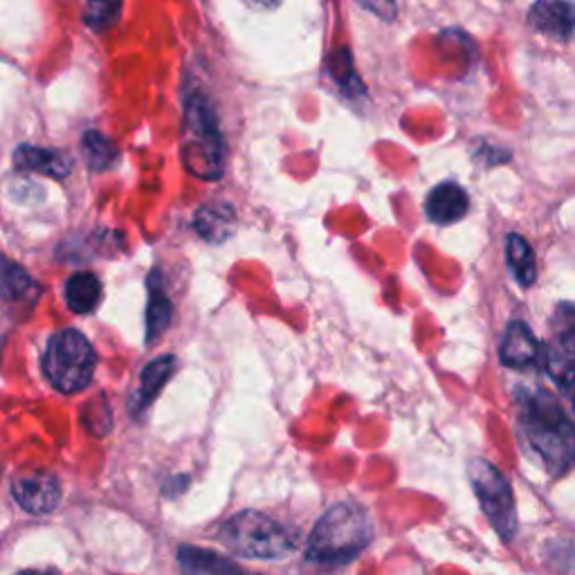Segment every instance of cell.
Instances as JSON below:
<instances>
[{"label":"cell","instance_id":"9c48e42d","mask_svg":"<svg viewBox=\"0 0 575 575\" xmlns=\"http://www.w3.org/2000/svg\"><path fill=\"white\" fill-rule=\"evenodd\" d=\"M528 23L551 39H568L575 29L573 0H537L528 12Z\"/></svg>","mask_w":575,"mask_h":575},{"label":"cell","instance_id":"8fae6325","mask_svg":"<svg viewBox=\"0 0 575 575\" xmlns=\"http://www.w3.org/2000/svg\"><path fill=\"white\" fill-rule=\"evenodd\" d=\"M470 209V198L467 192L456 183H443L429 192L425 200L427 219L437 225H452L461 221Z\"/></svg>","mask_w":575,"mask_h":575},{"label":"cell","instance_id":"e0dca14e","mask_svg":"<svg viewBox=\"0 0 575 575\" xmlns=\"http://www.w3.org/2000/svg\"><path fill=\"white\" fill-rule=\"evenodd\" d=\"M173 319V304L162 288L160 272L149 274V306H147V344H154Z\"/></svg>","mask_w":575,"mask_h":575},{"label":"cell","instance_id":"44dd1931","mask_svg":"<svg viewBox=\"0 0 575 575\" xmlns=\"http://www.w3.org/2000/svg\"><path fill=\"white\" fill-rule=\"evenodd\" d=\"M124 3L122 0H86L84 8V23L93 32H106L120 23Z\"/></svg>","mask_w":575,"mask_h":575},{"label":"cell","instance_id":"83f0119b","mask_svg":"<svg viewBox=\"0 0 575 575\" xmlns=\"http://www.w3.org/2000/svg\"><path fill=\"white\" fill-rule=\"evenodd\" d=\"M249 575H259V573H249Z\"/></svg>","mask_w":575,"mask_h":575},{"label":"cell","instance_id":"2e32d148","mask_svg":"<svg viewBox=\"0 0 575 575\" xmlns=\"http://www.w3.org/2000/svg\"><path fill=\"white\" fill-rule=\"evenodd\" d=\"M178 562L187 575H241L236 564L225 555L189 545L178 549Z\"/></svg>","mask_w":575,"mask_h":575},{"label":"cell","instance_id":"9a60e30c","mask_svg":"<svg viewBox=\"0 0 575 575\" xmlns=\"http://www.w3.org/2000/svg\"><path fill=\"white\" fill-rule=\"evenodd\" d=\"M14 162L19 169L41 173L54 180H63L70 173V160L61 151L32 147V144H21L14 154Z\"/></svg>","mask_w":575,"mask_h":575},{"label":"cell","instance_id":"ba28073f","mask_svg":"<svg viewBox=\"0 0 575 575\" xmlns=\"http://www.w3.org/2000/svg\"><path fill=\"white\" fill-rule=\"evenodd\" d=\"M0 299L23 308L25 313L41 299V285L32 279L23 266L3 255H0Z\"/></svg>","mask_w":575,"mask_h":575},{"label":"cell","instance_id":"484cf974","mask_svg":"<svg viewBox=\"0 0 575 575\" xmlns=\"http://www.w3.org/2000/svg\"><path fill=\"white\" fill-rule=\"evenodd\" d=\"M16 575H57L54 568H25V571H19Z\"/></svg>","mask_w":575,"mask_h":575},{"label":"cell","instance_id":"6da1fadb","mask_svg":"<svg viewBox=\"0 0 575 575\" xmlns=\"http://www.w3.org/2000/svg\"><path fill=\"white\" fill-rule=\"evenodd\" d=\"M522 429L530 448L545 458L553 477L575 463V425L547 393H528L522 403Z\"/></svg>","mask_w":575,"mask_h":575},{"label":"cell","instance_id":"d6986e66","mask_svg":"<svg viewBox=\"0 0 575 575\" xmlns=\"http://www.w3.org/2000/svg\"><path fill=\"white\" fill-rule=\"evenodd\" d=\"M506 259H509V268L515 274V279L522 285H530L537 277V268H535V252L530 249V245L526 243V238H522L519 234H511L506 241Z\"/></svg>","mask_w":575,"mask_h":575},{"label":"cell","instance_id":"603a6c76","mask_svg":"<svg viewBox=\"0 0 575 575\" xmlns=\"http://www.w3.org/2000/svg\"><path fill=\"white\" fill-rule=\"evenodd\" d=\"M111 407H108L106 403L99 401H93L88 403L86 412H84V423L86 427L93 431L95 437H103L106 431H111Z\"/></svg>","mask_w":575,"mask_h":575},{"label":"cell","instance_id":"7c38bea8","mask_svg":"<svg viewBox=\"0 0 575 575\" xmlns=\"http://www.w3.org/2000/svg\"><path fill=\"white\" fill-rule=\"evenodd\" d=\"M501 363L513 369H526L539 363V355H542V348H539V342L530 333L524 321H513L506 329V335H503L501 342Z\"/></svg>","mask_w":575,"mask_h":575},{"label":"cell","instance_id":"8992f818","mask_svg":"<svg viewBox=\"0 0 575 575\" xmlns=\"http://www.w3.org/2000/svg\"><path fill=\"white\" fill-rule=\"evenodd\" d=\"M467 475H470L481 511L486 513L490 526L497 530L503 542H509L517 530L515 497L511 484L492 463L484 458H473L470 465H467Z\"/></svg>","mask_w":575,"mask_h":575},{"label":"cell","instance_id":"7a4b0ae2","mask_svg":"<svg viewBox=\"0 0 575 575\" xmlns=\"http://www.w3.org/2000/svg\"><path fill=\"white\" fill-rule=\"evenodd\" d=\"M371 539V524L363 509L335 503L315 524L306 558L323 566H342L365 551Z\"/></svg>","mask_w":575,"mask_h":575},{"label":"cell","instance_id":"277c9868","mask_svg":"<svg viewBox=\"0 0 575 575\" xmlns=\"http://www.w3.org/2000/svg\"><path fill=\"white\" fill-rule=\"evenodd\" d=\"M221 542L247 560H281L297 549V537L291 530L257 511H243L228 519Z\"/></svg>","mask_w":575,"mask_h":575},{"label":"cell","instance_id":"ac0fdd59","mask_svg":"<svg viewBox=\"0 0 575 575\" xmlns=\"http://www.w3.org/2000/svg\"><path fill=\"white\" fill-rule=\"evenodd\" d=\"M65 304L72 313L90 315L101 304V281L93 272L72 274L65 283Z\"/></svg>","mask_w":575,"mask_h":575},{"label":"cell","instance_id":"5b68a950","mask_svg":"<svg viewBox=\"0 0 575 575\" xmlns=\"http://www.w3.org/2000/svg\"><path fill=\"white\" fill-rule=\"evenodd\" d=\"M97 353L84 333L63 329L48 342L44 355V374L61 393L84 391L95 376Z\"/></svg>","mask_w":575,"mask_h":575},{"label":"cell","instance_id":"7402d4cb","mask_svg":"<svg viewBox=\"0 0 575 575\" xmlns=\"http://www.w3.org/2000/svg\"><path fill=\"white\" fill-rule=\"evenodd\" d=\"M331 65H333V72H331V75L335 77V82H338L344 90H353V93H359V90H363V86H359V82H357L355 70H353V57L348 54L346 48H340V50L333 54Z\"/></svg>","mask_w":575,"mask_h":575},{"label":"cell","instance_id":"3957f363","mask_svg":"<svg viewBox=\"0 0 575 575\" xmlns=\"http://www.w3.org/2000/svg\"><path fill=\"white\" fill-rule=\"evenodd\" d=\"M183 162L200 180H219L225 171V142L213 108L203 93H192L185 101Z\"/></svg>","mask_w":575,"mask_h":575},{"label":"cell","instance_id":"4316f807","mask_svg":"<svg viewBox=\"0 0 575 575\" xmlns=\"http://www.w3.org/2000/svg\"><path fill=\"white\" fill-rule=\"evenodd\" d=\"M3 346H5V340H0V357H3Z\"/></svg>","mask_w":575,"mask_h":575},{"label":"cell","instance_id":"cb8c5ba5","mask_svg":"<svg viewBox=\"0 0 575 575\" xmlns=\"http://www.w3.org/2000/svg\"><path fill=\"white\" fill-rule=\"evenodd\" d=\"M357 3L382 21H393L395 14H399V5H395V0H357Z\"/></svg>","mask_w":575,"mask_h":575},{"label":"cell","instance_id":"ffe728a7","mask_svg":"<svg viewBox=\"0 0 575 575\" xmlns=\"http://www.w3.org/2000/svg\"><path fill=\"white\" fill-rule=\"evenodd\" d=\"M82 147H84L86 162L93 171H108L118 164V158H120L118 147L113 144V139H108L99 131H88L84 135Z\"/></svg>","mask_w":575,"mask_h":575},{"label":"cell","instance_id":"30bf717a","mask_svg":"<svg viewBox=\"0 0 575 575\" xmlns=\"http://www.w3.org/2000/svg\"><path fill=\"white\" fill-rule=\"evenodd\" d=\"M545 369L560 387L575 384V323H564L553 335L545 353Z\"/></svg>","mask_w":575,"mask_h":575},{"label":"cell","instance_id":"4fadbf2b","mask_svg":"<svg viewBox=\"0 0 575 575\" xmlns=\"http://www.w3.org/2000/svg\"><path fill=\"white\" fill-rule=\"evenodd\" d=\"M236 225V213L225 203L203 205L194 216V228L207 243H223L232 236Z\"/></svg>","mask_w":575,"mask_h":575},{"label":"cell","instance_id":"5bb4252c","mask_svg":"<svg viewBox=\"0 0 575 575\" xmlns=\"http://www.w3.org/2000/svg\"><path fill=\"white\" fill-rule=\"evenodd\" d=\"M175 374V357L173 355H162L156 357L154 363H149L147 367L142 369V378H139V389L135 395V412H144L154 405V401L160 395V391L164 389V384L173 378Z\"/></svg>","mask_w":575,"mask_h":575},{"label":"cell","instance_id":"52a82bcc","mask_svg":"<svg viewBox=\"0 0 575 575\" xmlns=\"http://www.w3.org/2000/svg\"><path fill=\"white\" fill-rule=\"evenodd\" d=\"M12 494L29 515H48L61 503V481L50 470L21 473L12 481Z\"/></svg>","mask_w":575,"mask_h":575},{"label":"cell","instance_id":"d4e9b609","mask_svg":"<svg viewBox=\"0 0 575 575\" xmlns=\"http://www.w3.org/2000/svg\"><path fill=\"white\" fill-rule=\"evenodd\" d=\"M243 3L252 10H259V12H270L277 10L281 5V0H243Z\"/></svg>","mask_w":575,"mask_h":575}]
</instances>
